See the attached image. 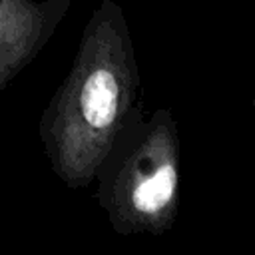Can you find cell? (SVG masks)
<instances>
[{"label": "cell", "instance_id": "cell-1", "mask_svg": "<svg viewBox=\"0 0 255 255\" xmlns=\"http://www.w3.org/2000/svg\"><path fill=\"white\" fill-rule=\"evenodd\" d=\"M137 96L139 74L124 10L114 0H102L40 120L52 171L70 189L96 181L114 141L137 116Z\"/></svg>", "mask_w": 255, "mask_h": 255}, {"label": "cell", "instance_id": "cell-2", "mask_svg": "<svg viewBox=\"0 0 255 255\" xmlns=\"http://www.w3.org/2000/svg\"><path fill=\"white\" fill-rule=\"evenodd\" d=\"M179 135L171 110L139 114L122 129L98 169V203L120 235H161L179 207Z\"/></svg>", "mask_w": 255, "mask_h": 255}, {"label": "cell", "instance_id": "cell-4", "mask_svg": "<svg viewBox=\"0 0 255 255\" xmlns=\"http://www.w3.org/2000/svg\"><path fill=\"white\" fill-rule=\"evenodd\" d=\"M253 112H255V90H253Z\"/></svg>", "mask_w": 255, "mask_h": 255}, {"label": "cell", "instance_id": "cell-3", "mask_svg": "<svg viewBox=\"0 0 255 255\" xmlns=\"http://www.w3.org/2000/svg\"><path fill=\"white\" fill-rule=\"evenodd\" d=\"M72 0H0V94L52 36Z\"/></svg>", "mask_w": 255, "mask_h": 255}]
</instances>
